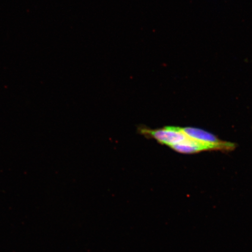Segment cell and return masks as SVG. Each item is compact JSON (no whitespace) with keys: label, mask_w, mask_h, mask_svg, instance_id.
<instances>
[{"label":"cell","mask_w":252,"mask_h":252,"mask_svg":"<svg viewBox=\"0 0 252 252\" xmlns=\"http://www.w3.org/2000/svg\"><path fill=\"white\" fill-rule=\"evenodd\" d=\"M141 131L142 133L153 138L159 143L171 147L183 143L189 138L182 131L181 127L175 126H166L155 130L144 128Z\"/></svg>","instance_id":"1"},{"label":"cell","mask_w":252,"mask_h":252,"mask_svg":"<svg viewBox=\"0 0 252 252\" xmlns=\"http://www.w3.org/2000/svg\"><path fill=\"white\" fill-rule=\"evenodd\" d=\"M182 130L187 136L191 139L203 142V143L216 145L222 148L223 150H230L234 149L235 145L228 142L220 140L214 135L201 129L193 127L182 128Z\"/></svg>","instance_id":"2"},{"label":"cell","mask_w":252,"mask_h":252,"mask_svg":"<svg viewBox=\"0 0 252 252\" xmlns=\"http://www.w3.org/2000/svg\"><path fill=\"white\" fill-rule=\"evenodd\" d=\"M173 150L182 154H194L203 151L223 150L221 147L216 145L203 143L188 138L183 143L175 145L172 147Z\"/></svg>","instance_id":"3"}]
</instances>
